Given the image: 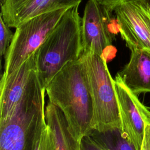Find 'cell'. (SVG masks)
I'll return each instance as SVG.
<instances>
[{"instance_id":"e0dca14e","label":"cell","mask_w":150,"mask_h":150,"mask_svg":"<svg viewBox=\"0 0 150 150\" xmlns=\"http://www.w3.org/2000/svg\"><path fill=\"white\" fill-rule=\"evenodd\" d=\"M99 4L104 7L110 13L120 5L127 0H96Z\"/></svg>"},{"instance_id":"4fadbf2b","label":"cell","mask_w":150,"mask_h":150,"mask_svg":"<svg viewBox=\"0 0 150 150\" xmlns=\"http://www.w3.org/2000/svg\"><path fill=\"white\" fill-rule=\"evenodd\" d=\"M33 150H54L52 131L46 122L45 115L39 124Z\"/></svg>"},{"instance_id":"8fae6325","label":"cell","mask_w":150,"mask_h":150,"mask_svg":"<svg viewBox=\"0 0 150 150\" xmlns=\"http://www.w3.org/2000/svg\"><path fill=\"white\" fill-rule=\"evenodd\" d=\"M45 117L49 126L54 150H81V144L73 135L61 110L48 101L45 108Z\"/></svg>"},{"instance_id":"3957f363","label":"cell","mask_w":150,"mask_h":150,"mask_svg":"<svg viewBox=\"0 0 150 150\" xmlns=\"http://www.w3.org/2000/svg\"><path fill=\"white\" fill-rule=\"evenodd\" d=\"M79 5L65 12L37 50V70L45 88L63 67L79 60L83 54Z\"/></svg>"},{"instance_id":"2e32d148","label":"cell","mask_w":150,"mask_h":150,"mask_svg":"<svg viewBox=\"0 0 150 150\" xmlns=\"http://www.w3.org/2000/svg\"><path fill=\"white\" fill-rule=\"evenodd\" d=\"M81 0H51L48 11L62 8H69L79 5Z\"/></svg>"},{"instance_id":"9a60e30c","label":"cell","mask_w":150,"mask_h":150,"mask_svg":"<svg viewBox=\"0 0 150 150\" xmlns=\"http://www.w3.org/2000/svg\"><path fill=\"white\" fill-rule=\"evenodd\" d=\"M81 150H107L90 135L84 137L81 141Z\"/></svg>"},{"instance_id":"9c48e42d","label":"cell","mask_w":150,"mask_h":150,"mask_svg":"<svg viewBox=\"0 0 150 150\" xmlns=\"http://www.w3.org/2000/svg\"><path fill=\"white\" fill-rule=\"evenodd\" d=\"M117 74L135 95L150 93V50H131L129 62Z\"/></svg>"},{"instance_id":"ba28073f","label":"cell","mask_w":150,"mask_h":150,"mask_svg":"<svg viewBox=\"0 0 150 150\" xmlns=\"http://www.w3.org/2000/svg\"><path fill=\"white\" fill-rule=\"evenodd\" d=\"M110 13L96 0L86 3L81 18L83 53L93 52L103 56L104 50L112 42L108 23Z\"/></svg>"},{"instance_id":"30bf717a","label":"cell","mask_w":150,"mask_h":150,"mask_svg":"<svg viewBox=\"0 0 150 150\" xmlns=\"http://www.w3.org/2000/svg\"><path fill=\"white\" fill-rule=\"evenodd\" d=\"M51 0H1V13L4 21L10 27L16 28L28 19L49 12Z\"/></svg>"},{"instance_id":"6da1fadb","label":"cell","mask_w":150,"mask_h":150,"mask_svg":"<svg viewBox=\"0 0 150 150\" xmlns=\"http://www.w3.org/2000/svg\"><path fill=\"white\" fill-rule=\"evenodd\" d=\"M49 101L64 114L78 141L92 131L93 104L86 70L80 59L63 67L45 86Z\"/></svg>"},{"instance_id":"52a82bcc","label":"cell","mask_w":150,"mask_h":150,"mask_svg":"<svg viewBox=\"0 0 150 150\" xmlns=\"http://www.w3.org/2000/svg\"><path fill=\"white\" fill-rule=\"evenodd\" d=\"M114 88L117 98L123 135L140 150L146 124L150 125V110L124 84L117 73Z\"/></svg>"},{"instance_id":"7c38bea8","label":"cell","mask_w":150,"mask_h":150,"mask_svg":"<svg viewBox=\"0 0 150 150\" xmlns=\"http://www.w3.org/2000/svg\"><path fill=\"white\" fill-rule=\"evenodd\" d=\"M88 135L107 150H137L134 145L123 135L121 129L120 128L103 132L92 130Z\"/></svg>"},{"instance_id":"5b68a950","label":"cell","mask_w":150,"mask_h":150,"mask_svg":"<svg viewBox=\"0 0 150 150\" xmlns=\"http://www.w3.org/2000/svg\"><path fill=\"white\" fill-rule=\"evenodd\" d=\"M69 8H62L36 15L19 25L5 56V78L18 69L36 52Z\"/></svg>"},{"instance_id":"5bb4252c","label":"cell","mask_w":150,"mask_h":150,"mask_svg":"<svg viewBox=\"0 0 150 150\" xmlns=\"http://www.w3.org/2000/svg\"><path fill=\"white\" fill-rule=\"evenodd\" d=\"M0 55H5L8 49L12 40L13 34L10 27L4 21L2 16H0Z\"/></svg>"},{"instance_id":"ac0fdd59","label":"cell","mask_w":150,"mask_h":150,"mask_svg":"<svg viewBox=\"0 0 150 150\" xmlns=\"http://www.w3.org/2000/svg\"><path fill=\"white\" fill-rule=\"evenodd\" d=\"M140 150H150V125L146 124L145 129L144 137Z\"/></svg>"},{"instance_id":"7a4b0ae2","label":"cell","mask_w":150,"mask_h":150,"mask_svg":"<svg viewBox=\"0 0 150 150\" xmlns=\"http://www.w3.org/2000/svg\"><path fill=\"white\" fill-rule=\"evenodd\" d=\"M45 92L36 68L16 104L0 105V150H33Z\"/></svg>"},{"instance_id":"d6986e66","label":"cell","mask_w":150,"mask_h":150,"mask_svg":"<svg viewBox=\"0 0 150 150\" xmlns=\"http://www.w3.org/2000/svg\"><path fill=\"white\" fill-rule=\"evenodd\" d=\"M149 11H150V2H149Z\"/></svg>"},{"instance_id":"277c9868","label":"cell","mask_w":150,"mask_h":150,"mask_svg":"<svg viewBox=\"0 0 150 150\" xmlns=\"http://www.w3.org/2000/svg\"><path fill=\"white\" fill-rule=\"evenodd\" d=\"M86 70L93 104L91 128L100 132L121 128L114 79L104 56L93 52L81 57Z\"/></svg>"},{"instance_id":"8992f818","label":"cell","mask_w":150,"mask_h":150,"mask_svg":"<svg viewBox=\"0 0 150 150\" xmlns=\"http://www.w3.org/2000/svg\"><path fill=\"white\" fill-rule=\"evenodd\" d=\"M114 12L121 36L129 49L150 50L149 1L127 0Z\"/></svg>"}]
</instances>
